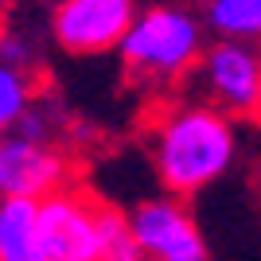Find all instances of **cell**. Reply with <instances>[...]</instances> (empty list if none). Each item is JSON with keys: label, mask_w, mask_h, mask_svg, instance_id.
Wrapping results in <instances>:
<instances>
[{"label": "cell", "mask_w": 261, "mask_h": 261, "mask_svg": "<svg viewBox=\"0 0 261 261\" xmlns=\"http://www.w3.org/2000/svg\"><path fill=\"white\" fill-rule=\"evenodd\" d=\"M234 160V129L226 113L207 106H184L168 113L156 133V172L175 195H195Z\"/></svg>", "instance_id": "cell-1"}, {"label": "cell", "mask_w": 261, "mask_h": 261, "mask_svg": "<svg viewBox=\"0 0 261 261\" xmlns=\"http://www.w3.org/2000/svg\"><path fill=\"white\" fill-rule=\"evenodd\" d=\"M121 59L133 74L144 78H175L191 70L203 51V28L191 12L179 8H148L137 12L133 28L121 39Z\"/></svg>", "instance_id": "cell-2"}, {"label": "cell", "mask_w": 261, "mask_h": 261, "mask_svg": "<svg viewBox=\"0 0 261 261\" xmlns=\"http://www.w3.org/2000/svg\"><path fill=\"white\" fill-rule=\"evenodd\" d=\"M43 261H98L101 257V203L78 191H51L39 199Z\"/></svg>", "instance_id": "cell-3"}, {"label": "cell", "mask_w": 261, "mask_h": 261, "mask_svg": "<svg viewBox=\"0 0 261 261\" xmlns=\"http://www.w3.org/2000/svg\"><path fill=\"white\" fill-rule=\"evenodd\" d=\"M137 20L133 0H63L55 8L51 32L74 55H101L121 47L125 32Z\"/></svg>", "instance_id": "cell-4"}, {"label": "cell", "mask_w": 261, "mask_h": 261, "mask_svg": "<svg viewBox=\"0 0 261 261\" xmlns=\"http://www.w3.org/2000/svg\"><path fill=\"white\" fill-rule=\"evenodd\" d=\"M129 226L148 261H207V242L195 218L175 199H148L129 215Z\"/></svg>", "instance_id": "cell-5"}, {"label": "cell", "mask_w": 261, "mask_h": 261, "mask_svg": "<svg viewBox=\"0 0 261 261\" xmlns=\"http://www.w3.org/2000/svg\"><path fill=\"white\" fill-rule=\"evenodd\" d=\"M211 98L230 113H261V55L246 39H222L203 55Z\"/></svg>", "instance_id": "cell-6"}, {"label": "cell", "mask_w": 261, "mask_h": 261, "mask_svg": "<svg viewBox=\"0 0 261 261\" xmlns=\"http://www.w3.org/2000/svg\"><path fill=\"white\" fill-rule=\"evenodd\" d=\"M66 184V160L47 141L35 137H0V195L43 199Z\"/></svg>", "instance_id": "cell-7"}, {"label": "cell", "mask_w": 261, "mask_h": 261, "mask_svg": "<svg viewBox=\"0 0 261 261\" xmlns=\"http://www.w3.org/2000/svg\"><path fill=\"white\" fill-rule=\"evenodd\" d=\"M0 261H43L39 199L0 195Z\"/></svg>", "instance_id": "cell-8"}, {"label": "cell", "mask_w": 261, "mask_h": 261, "mask_svg": "<svg viewBox=\"0 0 261 261\" xmlns=\"http://www.w3.org/2000/svg\"><path fill=\"white\" fill-rule=\"evenodd\" d=\"M207 23L222 39H261V0H207Z\"/></svg>", "instance_id": "cell-9"}, {"label": "cell", "mask_w": 261, "mask_h": 261, "mask_svg": "<svg viewBox=\"0 0 261 261\" xmlns=\"http://www.w3.org/2000/svg\"><path fill=\"white\" fill-rule=\"evenodd\" d=\"M98 261H148L129 226V218L121 211L106 207V203H101V257Z\"/></svg>", "instance_id": "cell-10"}, {"label": "cell", "mask_w": 261, "mask_h": 261, "mask_svg": "<svg viewBox=\"0 0 261 261\" xmlns=\"http://www.w3.org/2000/svg\"><path fill=\"white\" fill-rule=\"evenodd\" d=\"M28 101H32V82L23 78L20 66L0 59V129H12L28 113Z\"/></svg>", "instance_id": "cell-11"}, {"label": "cell", "mask_w": 261, "mask_h": 261, "mask_svg": "<svg viewBox=\"0 0 261 261\" xmlns=\"http://www.w3.org/2000/svg\"><path fill=\"white\" fill-rule=\"evenodd\" d=\"M0 59H4V63H12V66H23V63H28V51H23L20 39L4 35V39H0Z\"/></svg>", "instance_id": "cell-12"}]
</instances>
